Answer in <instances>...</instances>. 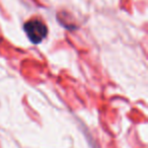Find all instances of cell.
<instances>
[{"mask_svg":"<svg viewBox=\"0 0 148 148\" xmlns=\"http://www.w3.org/2000/svg\"><path fill=\"white\" fill-rule=\"evenodd\" d=\"M23 29L33 44H40L48 35L47 25L38 18L27 21L23 25Z\"/></svg>","mask_w":148,"mask_h":148,"instance_id":"obj_1","label":"cell"}]
</instances>
